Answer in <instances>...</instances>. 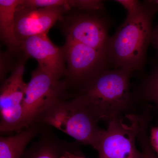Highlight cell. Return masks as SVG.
Returning a JSON list of instances; mask_svg holds the SVG:
<instances>
[{
	"instance_id": "1",
	"label": "cell",
	"mask_w": 158,
	"mask_h": 158,
	"mask_svg": "<svg viewBox=\"0 0 158 158\" xmlns=\"http://www.w3.org/2000/svg\"><path fill=\"white\" fill-rule=\"evenodd\" d=\"M157 11L153 1H147L138 12L127 15L124 23L110 37L109 65L131 73L142 68L151 43L152 19Z\"/></svg>"
},
{
	"instance_id": "2",
	"label": "cell",
	"mask_w": 158,
	"mask_h": 158,
	"mask_svg": "<svg viewBox=\"0 0 158 158\" xmlns=\"http://www.w3.org/2000/svg\"><path fill=\"white\" fill-rule=\"evenodd\" d=\"M132 73L120 69L103 71L71 97H76L99 121L121 116L129 106Z\"/></svg>"
},
{
	"instance_id": "3",
	"label": "cell",
	"mask_w": 158,
	"mask_h": 158,
	"mask_svg": "<svg viewBox=\"0 0 158 158\" xmlns=\"http://www.w3.org/2000/svg\"><path fill=\"white\" fill-rule=\"evenodd\" d=\"M98 122L77 98L60 95L50 101L35 121L56 128L80 144L90 145L94 149L102 130Z\"/></svg>"
},
{
	"instance_id": "4",
	"label": "cell",
	"mask_w": 158,
	"mask_h": 158,
	"mask_svg": "<svg viewBox=\"0 0 158 158\" xmlns=\"http://www.w3.org/2000/svg\"><path fill=\"white\" fill-rule=\"evenodd\" d=\"M126 123L122 116L108 120L107 128L102 130L95 149L98 158H144L136 145L141 116L127 115Z\"/></svg>"
},
{
	"instance_id": "5",
	"label": "cell",
	"mask_w": 158,
	"mask_h": 158,
	"mask_svg": "<svg viewBox=\"0 0 158 158\" xmlns=\"http://www.w3.org/2000/svg\"><path fill=\"white\" fill-rule=\"evenodd\" d=\"M26 55L19 61L10 76L2 83L0 90L1 135L23 129L24 101L27 83L24 81Z\"/></svg>"
},
{
	"instance_id": "6",
	"label": "cell",
	"mask_w": 158,
	"mask_h": 158,
	"mask_svg": "<svg viewBox=\"0 0 158 158\" xmlns=\"http://www.w3.org/2000/svg\"><path fill=\"white\" fill-rule=\"evenodd\" d=\"M64 80H59L38 66L27 83L24 101L23 129L35 120L50 101L65 92Z\"/></svg>"
},
{
	"instance_id": "7",
	"label": "cell",
	"mask_w": 158,
	"mask_h": 158,
	"mask_svg": "<svg viewBox=\"0 0 158 158\" xmlns=\"http://www.w3.org/2000/svg\"><path fill=\"white\" fill-rule=\"evenodd\" d=\"M108 31L109 25L104 19L90 13L74 15L65 28L66 40L84 44L107 54Z\"/></svg>"
},
{
	"instance_id": "8",
	"label": "cell",
	"mask_w": 158,
	"mask_h": 158,
	"mask_svg": "<svg viewBox=\"0 0 158 158\" xmlns=\"http://www.w3.org/2000/svg\"><path fill=\"white\" fill-rule=\"evenodd\" d=\"M66 9L62 7L32 8L18 6L15 14V34L19 46L32 36L47 34Z\"/></svg>"
},
{
	"instance_id": "9",
	"label": "cell",
	"mask_w": 158,
	"mask_h": 158,
	"mask_svg": "<svg viewBox=\"0 0 158 158\" xmlns=\"http://www.w3.org/2000/svg\"><path fill=\"white\" fill-rule=\"evenodd\" d=\"M20 49L37 60L39 67L59 80L65 77L66 69L62 48L51 41L47 34L29 37L23 40Z\"/></svg>"
},
{
	"instance_id": "10",
	"label": "cell",
	"mask_w": 158,
	"mask_h": 158,
	"mask_svg": "<svg viewBox=\"0 0 158 158\" xmlns=\"http://www.w3.org/2000/svg\"><path fill=\"white\" fill-rule=\"evenodd\" d=\"M77 141L69 143L61 140L45 127L39 138L26 149L21 158H61L64 153L70 151L81 154Z\"/></svg>"
},
{
	"instance_id": "11",
	"label": "cell",
	"mask_w": 158,
	"mask_h": 158,
	"mask_svg": "<svg viewBox=\"0 0 158 158\" xmlns=\"http://www.w3.org/2000/svg\"><path fill=\"white\" fill-rule=\"evenodd\" d=\"M46 125L35 122L14 135L0 137V158H21L28 144L40 134Z\"/></svg>"
},
{
	"instance_id": "12",
	"label": "cell",
	"mask_w": 158,
	"mask_h": 158,
	"mask_svg": "<svg viewBox=\"0 0 158 158\" xmlns=\"http://www.w3.org/2000/svg\"><path fill=\"white\" fill-rule=\"evenodd\" d=\"M21 0H0V33L11 51L20 50L15 34V14Z\"/></svg>"
},
{
	"instance_id": "13",
	"label": "cell",
	"mask_w": 158,
	"mask_h": 158,
	"mask_svg": "<svg viewBox=\"0 0 158 158\" xmlns=\"http://www.w3.org/2000/svg\"><path fill=\"white\" fill-rule=\"evenodd\" d=\"M19 6L32 8L62 7L67 10L75 8L91 11L104 8L102 2L97 0H21Z\"/></svg>"
},
{
	"instance_id": "14",
	"label": "cell",
	"mask_w": 158,
	"mask_h": 158,
	"mask_svg": "<svg viewBox=\"0 0 158 158\" xmlns=\"http://www.w3.org/2000/svg\"><path fill=\"white\" fill-rule=\"evenodd\" d=\"M144 97L158 106V66L153 69L144 85Z\"/></svg>"
},
{
	"instance_id": "15",
	"label": "cell",
	"mask_w": 158,
	"mask_h": 158,
	"mask_svg": "<svg viewBox=\"0 0 158 158\" xmlns=\"http://www.w3.org/2000/svg\"><path fill=\"white\" fill-rule=\"evenodd\" d=\"M148 126L146 123H142L140 127L137 140L141 149L144 158H158L153 151L149 144L148 135Z\"/></svg>"
},
{
	"instance_id": "16",
	"label": "cell",
	"mask_w": 158,
	"mask_h": 158,
	"mask_svg": "<svg viewBox=\"0 0 158 158\" xmlns=\"http://www.w3.org/2000/svg\"><path fill=\"white\" fill-rule=\"evenodd\" d=\"M116 2L120 3L127 10L128 15L135 14L140 10L142 6L138 1L135 0H117Z\"/></svg>"
},
{
	"instance_id": "17",
	"label": "cell",
	"mask_w": 158,
	"mask_h": 158,
	"mask_svg": "<svg viewBox=\"0 0 158 158\" xmlns=\"http://www.w3.org/2000/svg\"><path fill=\"white\" fill-rule=\"evenodd\" d=\"M148 138L151 147L158 158V126L151 129Z\"/></svg>"
},
{
	"instance_id": "18",
	"label": "cell",
	"mask_w": 158,
	"mask_h": 158,
	"mask_svg": "<svg viewBox=\"0 0 158 158\" xmlns=\"http://www.w3.org/2000/svg\"><path fill=\"white\" fill-rule=\"evenodd\" d=\"M151 43L156 48L158 56V24L152 29Z\"/></svg>"
},
{
	"instance_id": "19",
	"label": "cell",
	"mask_w": 158,
	"mask_h": 158,
	"mask_svg": "<svg viewBox=\"0 0 158 158\" xmlns=\"http://www.w3.org/2000/svg\"><path fill=\"white\" fill-rule=\"evenodd\" d=\"M61 158H86L83 155L76 154L70 151H66Z\"/></svg>"
},
{
	"instance_id": "20",
	"label": "cell",
	"mask_w": 158,
	"mask_h": 158,
	"mask_svg": "<svg viewBox=\"0 0 158 158\" xmlns=\"http://www.w3.org/2000/svg\"><path fill=\"white\" fill-rule=\"evenodd\" d=\"M153 2L155 4L157 9V11H158V0H157V1H153Z\"/></svg>"
}]
</instances>
